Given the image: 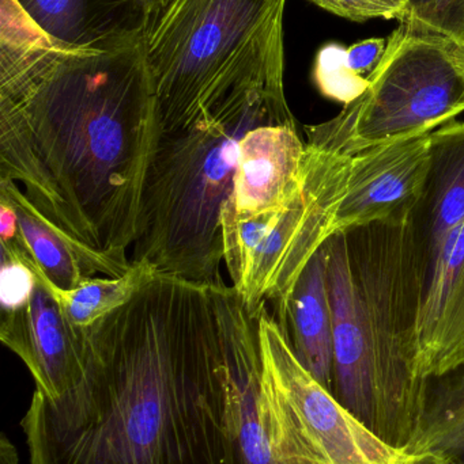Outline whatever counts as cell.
I'll list each match as a JSON object with an SVG mask.
<instances>
[{
  "instance_id": "1",
  "label": "cell",
  "mask_w": 464,
  "mask_h": 464,
  "mask_svg": "<svg viewBox=\"0 0 464 464\" xmlns=\"http://www.w3.org/2000/svg\"><path fill=\"white\" fill-rule=\"evenodd\" d=\"M240 295L158 275L82 327L84 373L35 390L21 421L30 464H237L229 333Z\"/></svg>"
},
{
  "instance_id": "2",
  "label": "cell",
  "mask_w": 464,
  "mask_h": 464,
  "mask_svg": "<svg viewBox=\"0 0 464 464\" xmlns=\"http://www.w3.org/2000/svg\"><path fill=\"white\" fill-rule=\"evenodd\" d=\"M158 139L142 38L108 49L52 40L2 0L0 181L79 245L131 267Z\"/></svg>"
},
{
  "instance_id": "3",
  "label": "cell",
  "mask_w": 464,
  "mask_h": 464,
  "mask_svg": "<svg viewBox=\"0 0 464 464\" xmlns=\"http://www.w3.org/2000/svg\"><path fill=\"white\" fill-rule=\"evenodd\" d=\"M417 212L330 237L334 397L373 435L406 451L429 383L420 371V316L429 261Z\"/></svg>"
},
{
  "instance_id": "4",
  "label": "cell",
  "mask_w": 464,
  "mask_h": 464,
  "mask_svg": "<svg viewBox=\"0 0 464 464\" xmlns=\"http://www.w3.org/2000/svg\"><path fill=\"white\" fill-rule=\"evenodd\" d=\"M286 0H168L142 48L158 136L190 130L256 95H285Z\"/></svg>"
},
{
  "instance_id": "5",
  "label": "cell",
  "mask_w": 464,
  "mask_h": 464,
  "mask_svg": "<svg viewBox=\"0 0 464 464\" xmlns=\"http://www.w3.org/2000/svg\"><path fill=\"white\" fill-rule=\"evenodd\" d=\"M264 125L297 128L286 95H258L190 130L158 136L131 262L188 283L226 284L221 212L233 190L240 143Z\"/></svg>"
},
{
  "instance_id": "6",
  "label": "cell",
  "mask_w": 464,
  "mask_h": 464,
  "mask_svg": "<svg viewBox=\"0 0 464 464\" xmlns=\"http://www.w3.org/2000/svg\"><path fill=\"white\" fill-rule=\"evenodd\" d=\"M368 82L334 119L305 127V141L353 154L457 121L464 113V44L406 16Z\"/></svg>"
},
{
  "instance_id": "7",
  "label": "cell",
  "mask_w": 464,
  "mask_h": 464,
  "mask_svg": "<svg viewBox=\"0 0 464 464\" xmlns=\"http://www.w3.org/2000/svg\"><path fill=\"white\" fill-rule=\"evenodd\" d=\"M346 163L345 154L305 141L302 185L293 200L250 220H221L223 262L232 286L253 316L271 304L270 313L280 321L305 265L329 240Z\"/></svg>"
},
{
  "instance_id": "8",
  "label": "cell",
  "mask_w": 464,
  "mask_h": 464,
  "mask_svg": "<svg viewBox=\"0 0 464 464\" xmlns=\"http://www.w3.org/2000/svg\"><path fill=\"white\" fill-rule=\"evenodd\" d=\"M262 413L277 464H410L373 435L297 359L267 305L258 315Z\"/></svg>"
},
{
  "instance_id": "9",
  "label": "cell",
  "mask_w": 464,
  "mask_h": 464,
  "mask_svg": "<svg viewBox=\"0 0 464 464\" xmlns=\"http://www.w3.org/2000/svg\"><path fill=\"white\" fill-rule=\"evenodd\" d=\"M433 132L345 154V181L330 237L420 208L432 171Z\"/></svg>"
},
{
  "instance_id": "10",
  "label": "cell",
  "mask_w": 464,
  "mask_h": 464,
  "mask_svg": "<svg viewBox=\"0 0 464 464\" xmlns=\"http://www.w3.org/2000/svg\"><path fill=\"white\" fill-rule=\"evenodd\" d=\"M2 247L21 256L37 281L24 307L2 311L0 340L26 365L35 390L48 400H59L79 383L84 373L82 327L71 324L24 246L15 243Z\"/></svg>"
},
{
  "instance_id": "11",
  "label": "cell",
  "mask_w": 464,
  "mask_h": 464,
  "mask_svg": "<svg viewBox=\"0 0 464 464\" xmlns=\"http://www.w3.org/2000/svg\"><path fill=\"white\" fill-rule=\"evenodd\" d=\"M305 141L297 128L264 125L250 130L240 143L233 190L221 220H250L283 208L302 185Z\"/></svg>"
},
{
  "instance_id": "12",
  "label": "cell",
  "mask_w": 464,
  "mask_h": 464,
  "mask_svg": "<svg viewBox=\"0 0 464 464\" xmlns=\"http://www.w3.org/2000/svg\"><path fill=\"white\" fill-rule=\"evenodd\" d=\"M419 333L428 382L464 370V222L429 265Z\"/></svg>"
},
{
  "instance_id": "13",
  "label": "cell",
  "mask_w": 464,
  "mask_h": 464,
  "mask_svg": "<svg viewBox=\"0 0 464 464\" xmlns=\"http://www.w3.org/2000/svg\"><path fill=\"white\" fill-rule=\"evenodd\" d=\"M232 432L237 464H277L262 413V352L258 316L237 300L229 333Z\"/></svg>"
},
{
  "instance_id": "14",
  "label": "cell",
  "mask_w": 464,
  "mask_h": 464,
  "mask_svg": "<svg viewBox=\"0 0 464 464\" xmlns=\"http://www.w3.org/2000/svg\"><path fill=\"white\" fill-rule=\"evenodd\" d=\"M52 40L76 48L108 49L142 38L139 0H15Z\"/></svg>"
},
{
  "instance_id": "15",
  "label": "cell",
  "mask_w": 464,
  "mask_h": 464,
  "mask_svg": "<svg viewBox=\"0 0 464 464\" xmlns=\"http://www.w3.org/2000/svg\"><path fill=\"white\" fill-rule=\"evenodd\" d=\"M277 324L302 367L332 392L334 322L326 246H321L305 265Z\"/></svg>"
},
{
  "instance_id": "16",
  "label": "cell",
  "mask_w": 464,
  "mask_h": 464,
  "mask_svg": "<svg viewBox=\"0 0 464 464\" xmlns=\"http://www.w3.org/2000/svg\"><path fill=\"white\" fill-rule=\"evenodd\" d=\"M0 198L10 201L18 222V239L46 281L71 291L87 278L120 277L130 270L75 240L49 223L13 181H0ZM133 266V265H131Z\"/></svg>"
},
{
  "instance_id": "17",
  "label": "cell",
  "mask_w": 464,
  "mask_h": 464,
  "mask_svg": "<svg viewBox=\"0 0 464 464\" xmlns=\"http://www.w3.org/2000/svg\"><path fill=\"white\" fill-rule=\"evenodd\" d=\"M425 198L430 200V265L464 222V121L449 122L433 132L432 171Z\"/></svg>"
},
{
  "instance_id": "18",
  "label": "cell",
  "mask_w": 464,
  "mask_h": 464,
  "mask_svg": "<svg viewBox=\"0 0 464 464\" xmlns=\"http://www.w3.org/2000/svg\"><path fill=\"white\" fill-rule=\"evenodd\" d=\"M405 452L464 464V370L430 382L421 430Z\"/></svg>"
},
{
  "instance_id": "19",
  "label": "cell",
  "mask_w": 464,
  "mask_h": 464,
  "mask_svg": "<svg viewBox=\"0 0 464 464\" xmlns=\"http://www.w3.org/2000/svg\"><path fill=\"white\" fill-rule=\"evenodd\" d=\"M157 276L155 267L147 262H133L130 270L120 277L87 278L71 291L48 284L71 324L89 327L131 302Z\"/></svg>"
},
{
  "instance_id": "20",
  "label": "cell",
  "mask_w": 464,
  "mask_h": 464,
  "mask_svg": "<svg viewBox=\"0 0 464 464\" xmlns=\"http://www.w3.org/2000/svg\"><path fill=\"white\" fill-rule=\"evenodd\" d=\"M346 51L340 44H327L319 51L313 68V81L319 92L330 100L343 103V106L361 97L370 82L357 75L348 64Z\"/></svg>"
},
{
  "instance_id": "21",
  "label": "cell",
  "mask_w": 464,
  "mask_h": 464,
  "mask_svg": "<svg viewBox=\"0 0 464 464\" xmlns=\"http://www.w3.org/2000/svg\"><path fill=\"white\" fill-rule=\"evenodd\" d=\"M32 267L13 251L2 247L0 270V307L5 313L24 307L35 286Z\"/></svg>"
},
{
  "instance_id": "22",
  "label": "cell",
  "mask_w": 464,
  "mask_h": 464,
  "mask_svg": "<svg viewBox=\"0 0 464 464\" xmlns=\"http://www.w3.org/2000/svg\"><path fill=\"white\" fill-rule=\"evenodd\" d=\"M406 16L464 44V0H409Z\"/></svg>"
},
{
  "instance_id": "23",
  "label": "cell",
  "mask_w": 464,
  "mask_h": 464,
  "mask_svg": "<svg viewBox=\"0 0 464 464\" xmlns=\"http://www.w3.org/2000/svg\"><path fill=\"white\" fill-rule=\"evenodd\" d=\"M313 5L341 18L364 22L370 19H398L409 13V0H310Z\"/></svg>"
},
{
  "instance_id": "24",
  "label": "cell",
  "mask_w": 464,
  "mask_h": 464,
  "mask_svg": "<svg viewBox=\"0 0 464 464\" xmlns=\"http://www.w3.org/2000/svg\"><path fill=\"white\" fill-rule=\"evenodd\" d=\"M387 48L386 38H370L349 46L346 51L349 67L362 78H370L378 67Z\"/></svg>"
},
{
  "instance_id": "25",
  "label": "cell",
  "mask_w": 464,
  "mask_h": 464,
  "mask_svg": "<svg viewBox=\"0 0 464 464\" xmlns=\"http://www.w3.org/2000/svg\"><path fill=\"white\" fill-rule=\"evenodd\" d=\"M18 235V222L16 214L10 201L0 198V237L2 242L14 239Z\"/></svg>"
},
{
  "instance_id": "26",
  "label": "cell",
  "mask_w": 464,
  "mask_h": 464,
  "mask_svg": "<svg viewBox=\"0 0 464 464\" xmlns=\"http://www.w3.org/2000/svg\"><path fill=\"white\" fill-rule=\"evenodd\" d=\"M0 464H19L18 452L10 439L3 433L0 438Z\"/></svg>"
},
{
  "instance_id": "27",
  "label": "cell",
  "mask_w": 464,
  "mask_h": 464,
  "mask_svg": "<svg viewBox=\"0 0 464 464\" xmlns=\"http://www.w3.org/2000/svg\"><path fill=\"white\" fill-rule=\"evenodd\" d=\"M139 2H141L142 7H143L144 16L147 18V16L154 14L155 11L160 10L168 0H139Z\"/></svg>"
},
{
  "instance_id": "28",
  "label": "cell",
  "mask_w": 464,
  "mask_h": 464,
  "mask_svg": "<svg viewBox=\"0 0 464 464\" xmlns=\"http://www.w3.org/2000/svg\"><path fill=\"white\" fill-rule=\"evenodd\" d=\"M410 464H447L435 457H410Z\"/></svg>"
}]
</instances>
